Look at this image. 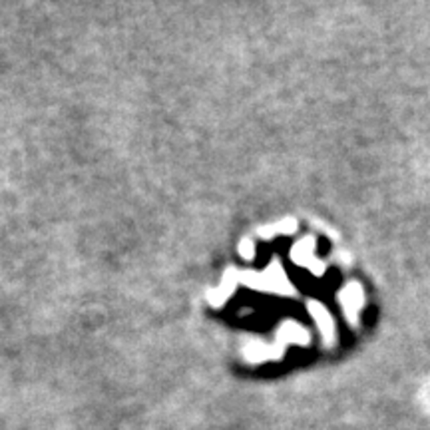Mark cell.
I'll list each match as a JSON object with an SVG mask.
<instances>
[{
  "label": "cell",
  "instance_id": "obj_6",
  "mask_svg": "<svg viewBox=\"0 0 430 430\" xmlns=\"http://www.w3.org/2000/svg\"><path fill=\"white\" fill-rule=\"evenodd\" d=\"M297 229V223H295V220H283L281 223H277V225H269V227H263V229H259V235L261 237H265V239H269L271 235H275V233H293Z\"/></svg>",
  "mask_w": 430,
  "mask_h": 430
},
{
  "label": "cell",
  "instance_id": "obj_3",
  "mask_svg": "<svg viewBox=\"0 0 430 430\" xmlns=\"http://www.w3.org/2000/svg\"><path fill=\"white\" fill-rule=\"evenodd\" d=\"M307 309H309V313L315 319V325L319 327V333L323 337L325 347H329V349L335 347L337 345V325H335L333 315L329 313V309L319 301H309Z\"/></svg>",
  "mask_w": 430,
  "mask_h": 430
},
{
  "label": "cell",
  "instance_id": "obj_4",
  "mask_svg": "<svg viewBox=\"0 0 430 430\" xmlns=\"http://www.w3.org/2000/svg\"><path fill=\"white\" fill-rule=\"evenodd\" d=\"M291 259L299 265V267L311 269L313 275H323L325 273V265L315 257V239L313 237H305L301 241L293 245L291 249Z\"/></svg>",
  "mask_w": 430,
  "mask_h": 430
},
{
  "label": "cell",
  "instance_id": "obj_7",
  "mask_svg": "<svg viewBox=\"0 0 430 430\" xmlns=\"http://www.w3.org/2000/svg\"><path fill=\"white\" fill-rule=\"evenodd\" d=\"M239 251L244 253L245 259H251L253 253H255V245L251 244L249 239H245V241H241V245H239Z\"/></svg>",
  "mask_w": 430,
  "mask_h": 430
},
{
  "label": "cell",
  "instance_id": "obj_2",
  "mask_svg": "<svg viewBox=\"0 0 430 430\" xmlns=\"http://www.w3.org/2000/svg\"><path fill=\"white\" fill-rule=\"evenodd\" d=\"M339 301H341L343 313L347 317L349 325H359V313L365 307V291L360 287V283H357V281L347 283L343 289L339 291Z\"/></svg>",
  "mask_w": 430,
  "mask_h": 430
},
{
  "label": "cell",
  "instance_id": "obj_5",
  "mask_svg": "<svg viewBox=\"0 0 430 430\" xmlns=\"http://www.w3.org/2000/svg\"><path fill=\"white\" fill-rule=\"evenodd\" d=\"M279 341L281 347L283 345H289V343H297V345H307L309 343V333L307 329L301 327L299 323H293V321H287L283 323V327L279 329Z\"/></svg>",
  "mask_w": 430,
  "mask_h": 430
},
{
  "label": "cell",
  "instance_id": "obj_1",
  "mask_svg": "<svg viewBox=\"0 0 430 430\" xmlns=\"http://www.w3.org/2000/svg\"><path fill=\"white\" fill-rule=\"evenodd\" d=\"M241 279L253 289L273 291V293H279V295H293L295 293L289 277L283 271L279 261H273L263 273H247Z\"/></svg>",
  "mask_w": 430,
  "mask_h": 430
}]
</instances>
